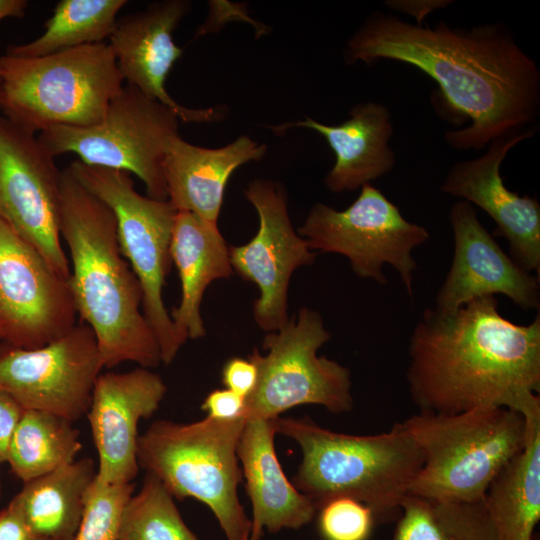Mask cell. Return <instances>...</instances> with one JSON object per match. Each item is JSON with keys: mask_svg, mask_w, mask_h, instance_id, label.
<instances>
[{"mask_svg": "<svg viewBox=\"0 0 540 540\" xmlns=\"http://www.w3.org/2000/svg\"><path fill=\"white\" fill-rule=\"evenodd\" d=\"M0 81L1 114L32 134L98 124L124 86L106 42L33 58L1 55Z\"/></svg>", "mask_w": 540, "mask_h": 540, "instance_id": "8992f818", "label": "cell"}, {"mask_svg": "<svg viewBox=\"0 0 540 540\" xmlns=\"http://www.w3.org/2000/svg\"><path fill=\"white\" fill-rule=\"evenodd\" d=\"M0 540H46L37 535L8 504L0 509Z\"/></svg>", "mask_w": 540, "mask_h": 540, "instance_id": "e575fe53", "label": "cell"}, {"mask_svg": "<svg viewBox=\"0 0 540 540\" xmlns=\"http://www.w3.org/2000/svg\"><path fill=\"white\" fill-rule=\"evenodd\" d=\"M526 422L522 450L498 473L484 501L499 540H532L540 520V398L518 411Z\"/></svg>", "mask_w": 540, "mask_h": 540, "instance_id": "cb8c5ba5", "label": "cell"}, {"mask_svg": "<svg viewBox=\"0 0 540 540\" xmlns=\"http://www.w3.org/2000/svg\"><path fill=\"white\" fill-rule=\"evenodd\" d=\"M27 6L25 0H0V20L23 17Z\"/></svg>", "mask_w": 540, "mask_h": 540, "instance_id": "8d00e7d4", "label": "cell"}, {"mask_svg": "<svg viewBox=\"0 0 540 540\" xmlns=\"http://www.w3.org/2000/svg\"><path fill=\"white\" fill-rule=\"evenodd\" d=\"M166 392L161 376L148 368L98 376L86 415L98 454L99 480L132 483L139 471L138 424L153 415Z\"/></svg>", "mask_w": 540, "mask_h": 540, "instance_id": "d6986e66", "label": "cell"}, {"mask_svg": "<svg viewBox=\"0 0 540 540\" xmlns=\"http://www.w3.org/2000/svg\"><path fill=\"white\" fill-rule=\"evenodd\" d=\"M60 235L71 259L69 286L81 321L96 338L106 368L133 362L155 368L157 339L142 307L139 281L122 255L112 210L69 167L61 170Z\"/></svg>", "mask_w": 540, "mask_h": 540, "instance_id": "3957f363", "label": "cell"}, {"mask_svg": "<svg viewBox=\"0 0 540 540\" xmlns=\"http://www.w3.org/2000/svg\"><path fill=\"white\" fill-rule=\"evenodd\" d=\"M67 279L0 220V336L11 348L36 349L76 325Z\"/></svg>", "mask_w": 540, "mask_h": 540, "instance_id": "5bb4252c", "label": "cell"}, {"mask_svg": "<svg viewBox=\"0 0 540 540\" xmlns=\"http://www.w3.org/2000/svg\"><path fill=\"white\" fill-rule=\"evenodd\" d=\"M277 418L246 420L237 445L252 505L249 540H261L264 529L270 533L299 529L317 514L315 504L288 480L281 468L274 447Z\"/></svg>", "mask_w": 540, "mask_h": 540, "instance_id": "ffe728a7", "label": "cell"}, {"mask_svg": "<svg viewBox=\"0 0 540 540\" xmlns=\"http://www.w3.org/2000/svg\"><path fill=\"white\" fill-rule=\"evenodd\" d=\"M392 540H499L484 498L442 501L409 494Z\"/></svg>", "mask_w": 540, "mask_h": 540, "instance_id": "4316f807", "label": "cell"}, {"mask_svg": "<svg viewBox=\"0 0 540 540\" xmlns=\"http://www.w3.org/2000/svg\"><path fill=\"white\" fill-rule=\"evenodd\" d=\"M348 64L386 59L416 67L439 86L455 115L470 123L445 133L456 150H479L511 132L536 127L540 72L502 23L471 28L412 24L375 11L348 39Z\"/></svg>", "mask_w": 540, "mask_h": 540, "instance_id": "6da1fadb", "label": "cell"}, {"mask_svg": "<svg viewBox=\"0 0 540 540\" xmlns=\"http://www.w3.org/2000/svg\"><path fill=\"white\" fill-rule=\"evenodd\" d=\"M24 410L10 394L0 389V465L6 463L11 438Z\"/></svg>", "mask_w": 540, "mask_h": 540, "instance_id": "836d02e7", "label": "cell"}, {"mask_svg": "<svg viewBox=\"0 0 540 540\" xmlns=\"http://www.w3.org/2000/svg\"><path fill=\"white\" fill-rule=\"evenodd\" d=\"M245 423L208 416L192 423L158 420L138 440L139 468L156 476L174 498L207 505L227 540L249 538L251 530L237 492L242 480L237 445Z\"/></svg>", "mask_w": 540, "mask_h": 540, "instance_id": "52a82bcc", "label": "cell"}, {"mask_svg": "<svg viewBox=\"0 0 540 540\" xmlns=\"http://www.w3.org/2000/svg\"><path fill=\"white\" fill-rule=\"evenodd\" d=\"M244 195L258 214L259 227L246 244L229 246L230 262L233 271L259 289L253 304L255 322L267 333L274 332L289 321L288 287L293 272L312 264L316 252L294 230L287 193L280 183L255 179Z\"/></svg>", "mask_w": 540, "mask_h": 540, "instance_id": "9a60e30c", "label": "cell"}, {"mask_svg": "<svg viewBox=\"0 0 540 540\" xmlns=\"http://www.w3.org/2000/svg\"><path fill=\"white\" fill-rule=\"evenodd\" d=\"M276 431L296 441L302 461L294 486L318 509L337 497H351L372 509L377 522L397 519L423 459L402 425L387 432L349 435L325 429L309 418L276 419Z\"/></svg>", "mask_w": 540, "mask_h": 540, "instance_id": "277c9868", "label": "cell"}, {"mask_svg": "<svg viewBox=\"0 0 540 540\" xmlns=\"http://www.w3.org/2000/svg\"><path fill=\"white\" fill-rule=\"evenodd\" d=\"M134 487L133 483L108 484L96 475L86 494L74 540H119L122 513Z\"/></svg>", "mask_w": 540, "mask_h": 540, "instance_id": "f546056e", "label": "cell"}, {"mask_svg": "<svg viewBox=\"0 0 540 540\" xmlns=\"http://www.w3.org/2000/svg\"><path fill=\"white\" fill-rule=\"evenodd\" d=\"M126 0H61L35 40L10 45L5 54L33 58L109 39Z\"/></svg>", "mask_w": 540, "mask_h": 540, "instance_id": "83f0119b", "label": "cell"}, {"mask_svg": "<svg viewBox=\"0 0 540 540\" xmlns=\"http://www.w3.org/2000/svg\"><path fill=\"white\" fill-rule=\"evenodd\" d=\"M317 513L323 540H369L377 523L372 509L351 497L331 499Z\"/></svg>", "mask_w": 540, "mask_h": 540, "instance_id": "4dcf8cb0", "label": "cell"}, {"mask_svg": "<svg viewBox=\"0 0 540 540\" xmlns=\"http://www.w3.org/2000/svg\"><path fill=\"white\" fill-rule=\"evenodd\" d=\"M186 0H163L118 20L109 38L122 78L148 98L172 109L185 123H214L225 116L221 105L189 108L178 103L166 90V79L183 50L173 32L189 13Z\"/></svg>", "mask_w": 540, "mask_h": 540, "instance_id": "ac0fdd59", "label": "cell"}, {"mask_svg": "<svg viewBox=\"0 0 540 540\" xmlns=\"http://www.w3.org/2000/svg\"><path fill=\"white\" fill-rule=\"evenodd\" d=\"M119 540H199L183 521L174 497L153 474L146 473L140 491L127 501Z\"/></svg>", "mask_w": 540, "mask_h": 540, "instance_id": "f1b7e54d", "label": "cell"}, {"mask_svg": "<svg viewBox=\"0 0 540 540\" xmlns=\"http://www.w3.org/2000/svg\"><path fill=\"white\" fill-rule=\"evenodd\" d=\"M408 390L420 412L485 406L518 412L540 391V315L515 324L495 296L453 312L426 308L409 338Z\"/></svg>", "mask_w": 540, "mask_h": 540, "instance_id": "7a4b0ae2", "label": "cell"}, {"mask_svg": "<svg viewBox=\"0 0 540 540\" xmlns=\"http://www.w3.org/2000/svg\"><path fill=\"white\" fill-rule=\"evenodd\" d=\"M267 151L247 135L219 148H205L177 136L171 142L163 175L167 200L177 212L217 223L228 180L240 166L261 160Z\"/></svg>", "mask_w": 540, "mask_h": 540, "instance_id": "7402d4cb", "label": "cell"}, {"mask_svg": "<svg viewBox=\"0 0 540 540\" xmlns=\"http://www.w3.org/2000/svg\"><path fill=\"white\" fill-rule=\"evenodd\" d=\"M360 189L356 200L344 210L315 203L297 232L312 251L345 256L359 278L386 285L383 266H392L412 296L417 270L412 252L428 241L429 232L408 221L371 183Z\"/></svg>", "mask_w": 540, "mask_h": 540, "instance_id": "8fae6325", "label": "cell"}, {"mask_svg": "<svg viewBox=\"0 0 540 540\" xmlns=\"http://www.w3.org/2000/svg\"><path fill=\"white\" fill-rule=\"evenodd\" d=\"M60 178L55 158L36 134L0 113V220L69 280L60 241Z\"/></svg>", "mask_w": 540, "mask_h": 540, "instance_id": "7c38bea8", "label": "cell"}, {"mask_svg": "<svg viewBox=\"0 0 540 540\" xmlns=\"http://www.w3.org/2000/svg\"><path fill=\"white\" fill-rule=\"evenodd\" d=\"M97 467L89 457L24 483L9 504L46 540H74Z\"/></svg>", "mask_w": 540, "mask_h": 540, "instance_id": "d4e9b609", "label": "cell"}, {"mask_svg": "<svg viewBox=\"0 0 540 540\" xmlns=\"http://www.w3.org/2000/svg\"><path fill=\"white\" fill-rule=\"evenodd\" d=\"M82 449L73 422L25 409L11 438L6 463L26 483L76 460Z\"/></svg>", "mask_w": 540, "mask_h": 540, "instance_id": "484cf974", "label": "cell"}, {"mask_svg": "<svg viewBox=\"0 0 540 540\" xmlns=\"http://www.w3.org/2000/svg\"><path fill=\"white\" fill-rule=\"evenodd\" d=\"M257 378V367L250 358H231L222 369V381L226 388L244 398L254 390Z\"/></svg>", "mask_w": 540, "mask_h": 540, "instance_id": "1f68e13d", "label": "cell"}, {"mask_svg": "<svg viewBox=\"0 0 540 540\" xmlns=\"http://www.w3.org/2000/svg\"><path fill=\"white\" fill-rule=\"evenodd\" d=\"M401 423L423 459L409 494L434 500L483 499L526 439L524 416L502 406L456 414L419 411Z\"/></svg>", "mask_w": 540, "mask_h": 540, "instance_id": "5b68a950", "label": "cell"}, {"mask_svg": "<svg viewBox=\"0 0 540 540\" xmlns=\"http://www.w3.org/2000/svg\"><path fill=\"white\" fill-rule=\"evenodd\" d=\"M0 113H1V81H0Z\"/></svg>", "mask_w": 540, "mask_h": 540, "instance_id": "74e56055", "label": "cell"}, {"mask_svg": "<svg viewBox=\"0 0 540 540\" xmlns=\"http://www.w3.org/2000/svg\"><path fill=\"white\" fill-rule=\"evenodd\" d=\"M102 368L95 335L82 322L43 347L0 352V389L24 409L75 422L87 414Z\"/></svg>", "mask_w": 540, "mask_h": 540, "instance_id": "4fadbf2b", "label": "cell"}, {"mask_svg": "<svg viewBox=\"0 0 540 540\" xmlns=\"http://www.w3.org/2000/svg\"><path fill=\"white\" fill-rule=\"evenodd\" d=\"M537 130L511 132L490 142L480 157L454 163L440 190L481 208L496 225L493 235L508 241L510 257L540 277V204L535 197L509 190L500 173L508 152Z\"/></svg>", "mask_w": 540, "mask_h": 540, "instance_id": "2e32d148", "label": "cell"}, {"mask_svg": "<svg viewBox=\"0 0 540 540\" xmlns=\"http://www.w3.org/2000/svg\"><path fill=\"white\" fill-rule=\"evenodd\" d=\"M331 338L321 315L312 309H299L278 331L268 332L261 355L254 348L249 358L258 371L257 383L245 398V420L277 418L286 410L303 404H316L332 413L353 408L351 374L347 367L326 356L320 347Z\"/></svg>", "mask_w": 540, "mask_h": 540, "instance_id": "30bf717a", "label": "cell"}, {"mask_svg": "<svg viewBox=\"0 0 540 540\" xmlns=\"http://www.w3.org/2000/svg\"><path fill=\"white\" fill-rule=\"evenodd\" d=\"M201 408L217 420L244 418L245 398L227 388L216 389L206 396Z\"/></svg>", "mask_w": 540, "mask_h": 540, "instance_id": "d6a6232c", "label": "cell"}, {"mask_svg": "<svg viewBox=\"0 0 540 540\" xmlns=\"http://www.w3.org/2000/svg\"><path fill=\"white\" fill-rule=\"evenodd\" d=\"M452 3L449 0H388L385 5L390 9L409 14L416 18L417 25H422V20L434 10L444 8Z\"/></svg>", "mask_w": 540, "mask_h": 540, "instance_id": "d590c367", "label": "cell"}, {"mask_svg": "<svg viewBox=\"0 0 540 540\" xmlns=\"http://www.w3.org/2000/svg\"><path fill=\"white\" fill-rule=\"evenodd\" d=\"M2 343H3V342H2V339H1V336H0V345H1Z\"/></svg>", "mask_w": 540, "mask_h": 540, "instance_id": "ab89813d", "label": "cell"}, {"mask_svg": "<svg viewBox=\"0 0 540 540\" xmlns=\"http://www.w3.org/2000/svg\"><path fill=\"white\" fill-rule=\"evenodd\" d=\"M68 167L89 192L112 210L122 255L141 287L143 314L157 339L162 363L170 364L184 345L162 296L172 262L170 246L177 211L168 200L138 193L126 171L86 165L79 160Z\"/></svg>", "mask_w": 540, "mask_h": 540, "instance_id": "ba28073f", "label": "cell"}, {"mask_svg": "<svg viewBox=\"0 0 540 540\" xmlns=\"http://www.w3.org/2000/svg\"><path fill=\"white\" fill-rule=\"evenodd\" d=\"M170 254L181 282L180 302L170 316L185 344L206 334L200 309L207 287L218 279L230 278L234 271L229 246L217 223L190 212L176 214Z\"/></svg>", "mask_w": 540, "mask_h": 540, "instance_id": "603a6c76", "label": "cell"}, {"mask_svg": "<svg viewBox=\"0 0 540 540\" xmlns=\"http://www.w3.org/2000/svg\"><path fill=\"white\" fill-rule=\"evenodd\" d=\"M1 496H2V485H1V481H0V500H1Z\"/></svg>", "mask_w": 540, "mask_h": 540, "instance_id": "f35d334b", "label": "cell"}, {"mask_svg": "<svg viewBox=\"0 0 540 540\" xmlns=\"http://www.w3.org/2000/svg\"><path fill=\"white\" fill-rule=\"evenodd\" d=\"M244 540H249V538H246V539H244Z\"/></svg>", "mask_w": 540, "mask_h": 540, "instance_id": "60d3db41", "label": "cell"}, {"mask_svg": "<svg viewBox=\"0 0 540 540\" xmlns=\"http://www.w3.org/2000/svg\"><path fill=\"white\" fill-rule=\"evenodd\" d=\"M454 252L435 308L453 312L485 296L505 295L523 310L539 309V277L505 253L478 219L473 205L458 201L449 211Z\"/></svg>", "mask_w": 540, "mask_h": 540, "instance_id": "e0dca14e", "label": "cell"}, {"mask_svg": "<svg viewBox=\"0 0 540 540\" xmlns=\"http://www.w3.org/2000/svg\"><path fill=\"white\" fill-rule=\"evenodd\" d=\"M294 127L312 129L322 135L334 152L335 162L324 178L331 192L354 191L388 174L396 155L389 141L394 133L387 106L365 101L356 104L349 118L327 125L306 117L303 121L269 126L281 134Z\"/></svg>", "mask_w": 540, "mask_h": 540, "instance_id": "44dd1931", "label": "cell"}, {"mask_svg": "<svg viewBox=\"0 0 540 540\" xmlns=\"http://www.w3.org/2000/svg\"><path fill=\"white\" fill-rule=\"evenodd\" d=\"M179 120L172 109L126 84L98 124L55 126L37 137L54 158L75 153L86 165L126 171L144 183L148 197L167 200L163 163L179 136Z\"/></svg>", "mask_w": 540, "mask_h": 540, "instance_id": "9c48e42d", "label": "cell"}]
</instances>
